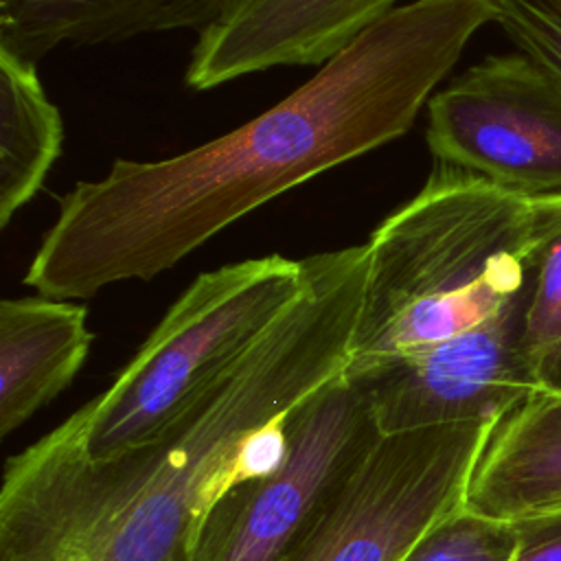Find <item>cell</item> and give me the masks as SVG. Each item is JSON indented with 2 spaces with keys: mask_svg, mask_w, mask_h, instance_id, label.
Listing matches in <instances>:
<instances>
[{
  "mask_svg": "<svg viewBox=\"0 0 561 561\" xmlns=\"http://www.w3.org/2000/svg\"><path fill=\"white\" fill-rule=\"evenodd\" d=\"M491 0H410L241 127L178 156L114 160L59 197L24 285L83 300L151 280L278 195L410 131Z\"/></svg>",
  "mask_w": 561,
  "mask_h": 561,
  "instance_id": "obj_1",
  "label": "cell"
},
{
  "mask_svg": "<svg viewBox=\"0 0 561 561\" xmlns=\"http://www.w3.org/2000/svg\"><path fill=\"white\" fill-rule=\"evenodd\" d=\"M300 261L296 296L164 434L92 460L57 425L13 456L0 491V561H193L213 504L280 465L285 414L348 366L366 245Z\"/></svg>",
  "mask_w": 561,
  "mask_h": 561,
  "instance_id": "obj_2",
  "label": "cell"
},
{
  "mask_svg": "<svg viewBox=\"0 0 561 561\" xmlns=\"http://www.w3.org/2000/svg\"><path fill=\"white\" fill-rule=\"evenodd\" d=\"M552 195L526 197L436 162L366 245V285L346 375L473 331L524 296Z\"/></svg>",
  "mask_w": 561,
  "mask_h": 561,
  "instance_id": "obj_3",
  "label": "cell"
},
{
  "mask_svg": "<svg viewBox=\"0 0 561 561\" xmlns=\"http://www.w3.org/2000/svg\"><path fill=\"white\" fill-rule=\"evenodd\" d=\"M300 285L302 261L280 254L202 272L114 381L59 430L92 460L151 443L243 359Z\"/></svg>",
  "mask_w": 561,
  "mask_h": 561,
  "instance_id": "obj_4",
  "label": "cell"
},
{
  "mask_svg": "<svg viewBox=\"0 0 561 561\" xmlns=\"http://www.w3.org/2000/svg\"><path fill=\"white\" fill-rule=\"evenodd\" d=\"M285 456L228 489L204 517L193 561H283L381 440L366 386L346 370L285 414Z\"/></svg>",
  "mask_w": 561,
  "mask_h": 561,
  "instance_id": "obj_5",
  "label": "cell"
},
{
  "mask_svg": "<svg viewBox=\"0 0 561 561\" xmlns=\"http://www.w3.org/2000/svg\"><path fill=\"white\" fill-rule=\"evenodd\" d=\"M495 423L381 436L342 495L283 561H401L436 522L465 506Z\"/></svg>",
  "mask_w": 561,
  "mask_h": 561,
  "instance_id": "obj_6",
  "label": "cell"
},
{
  "mask_svg": "<svg viewBox=\"0 0 561 561\" xmlns=\"http://www.w3.org/2000/svg\"><path fill=\"white\" fill-rule=\"evenodd\" d=\"M436 162L526 197L561 195V75L515 50L489 55L425 105Z\"/></svg>",
  "mask_w": 561,
  "mask_h": 561,
  "instance_id": "obj_7",
  "label": "cell"
},
{
  "mask_svg": "<svg viewBox=\"0 0 561 561\" xmlns=\"http://www.w3.org/2000/svg\"><path fill=\"white\" fill-rule=\"evenodd\" d=\"M524 298L526 291L473 331L366 377H353L366 386L381 434L497 421L524 397L541 390L519 353Z\"/></svg>",
  "mask_w": 561,
  "mask_h": 561,
  "instance_id": "obj_8",
  "label": "cell"
},
{
  "mask_svg": "<svg viewBox=\"0 0 561 561\" xmlns=\"http://www.w3.org/2000/svg\"><path fill=\"white\" fill-rule=\"evenodd\" d=\"M401 0H241L197 35L184 81L210 90L276 66L324 64Z\"/></svg>",
  "mask_w": 561,
  "mask_h": 561,
  "instance_id": "obj_9",
  "label": "cell"
},
{
  "mask_svg": "<svg viewBox=\"0 0 561 561\" xmlns=\"http://www.w3.org/2000/svg\"><path fill=\"white\" fill-rule=\"evenodd\" d=\"M465 508L515 528L561 522V397L537 390L497 419Z\"/></svg>",
  "mask_w": 561,
  "mask_h": 561,
  "instance_id": "obj_10",
  "label": "cell"
},
{
  "mask_svg": "<svg viewBox=\"0 0 561 561\" xmlns=\"http://www.w3.org/2000/svg\"><path fill=\"white\" fill-rule=\"evenodd\" d=\"M241 0H0V46L39 61L70 46L127 42L193 28L204 33Z\"/></svg>",
  "mask_w": 561,
  "mask_h": 561,
  "instance_id": "obj_11",
  "label": "cell"
},
{
  "mask_svg": "<svg viewBox=\"0 0 561 561\" xmlns=\"http://www.w3.org/2000/svg\"><path fill=\"white\" fill-rule=\"evenodd\" d=\"M92 346L88 309L48 296L0 302V436L64 392Z\"/></svg>",
  "mask_w": 561,
  "mask_h": 561,
  "instance_id": "obj_12",
  "label": "cell"
},
{
  "mask_svg": "<svg viewBox=\"0 0 561 561\" xmlns=\"http://www.w3.org/2000/svg\"><path fill=\"white\" fill-rule=\"evenodd\" d=\"M61 142V114L37 64L0 46V228L39 193Z\"/></svg>",
  "mask_w": 561,
  "mask_h": 561,
  "instance_id": "obj_13",
  "label": "cell"
},
{
  "mask_svg": "<svg viewBox=\"0 0 561 561\" xmlns=\"http://www.w3.org/2000/svg\"><path fill=\"white\" fill-rule=\"evenodd\" d=\"M519 353L533 381L561 397V195H552L546 237L530 263Z\"/></svg>",
  "mask_w": 561,
  "mask_h": 561,
  "instance_id": "obj_14",
  "label": "cell"
},
{
  "mask_svg": "<svg viewBox=\"0 0 561 561\" xmlns=\"http://www.w3.org/2000/svg\"><path fill=\"white\" fill-rule=\"evenodd\" d=\"M524 546L522 528L486 519L462 506L436 522L401 561H517Z\"/></svg>",
  "mask_w": 561,
  "mask_h": 561,
  "instance_id": "obj_15",
  "label": "cell"
},
{
  "mask_svg": "<svg viewBox=\"0 0 561 561\" xmlns=\"http://www.w3.org/2000/svg\"><path fill=\"white\" fill-rule=\"evenodd\" d=\"M491 7L517 50L561 75V0H491Z\"/></svg>",
  "mask_w": 561,
  "mask_h": 561,
  "instance_id": "obj_16",
  "label": "cell"
},
{
  "mask_svg": "<svg viewBox=\"0 0 561 561\" xmlns=\"http://www.w3.org/2000/svg\"><path fill=\"white\" fill-rule=\"evenodd\" d=\"M522 530L526 533V546L517 561H561V522Z\"/></svg>",
  "mask_w": 561,
  "mask_h": 561,
  "instance_id": "obj_17",
  "label": "cell"
}]
</instances>
